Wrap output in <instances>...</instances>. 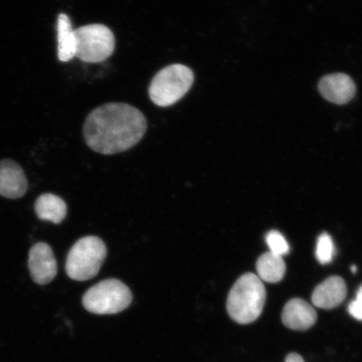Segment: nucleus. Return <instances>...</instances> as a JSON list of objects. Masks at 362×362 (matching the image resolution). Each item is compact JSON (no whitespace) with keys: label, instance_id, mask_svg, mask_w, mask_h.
Masks as SVG:
<instances>
[{"label":"nucleus","instance_id":"obj_1","mask_svg":"<svg viewBox=\"0 0 362 362\" xmlns=\"http://www.w3.org/2000/svg\"><path fill=\"white\" fill-rule=\"evenodd\" d=\"M147 130V120L137 107L110 103L90 112L83 126L86 143L95 152L115 155L133 148Z\"/></svg>","mask_w":362,"mask_h":362},{"label":"nucleus","instance_id":"obj_2","mask_svg":"<svg viewBox=\"0 0 362 362\" xmlns=\"http://www.w3.org/2000/svg\"><path fill=\"white\" fill-rule=\"evenodd\" d=\"M264 283L252 273L243 274L234 284L226 300L230 318L240 325H247L259 319L266 302Z\"/></svg>","mask_w":362,"mask_h":362},{"label":"nucleus","instance_id":"obj_3","mask_svg":"<svg viewBox=\"0 0 362 362\" xmlns=\"http://www.w3.org/2000/svg\"><path fill=\"white\" fill-rule=\"evenodd\" d=\"M107 257L103 240L94 236L78 240L71 248L66 261L68 277L76 281H87L96 277Z\"/></svg>","mask_w":362,"mask_h":362},{"label":"nucleus","instance_id":"obj_4","mask_svg":"<svg viewBox=\"0 0 362 362\" xmlns=\"http://www.w3.org/2000/svg\"><path fill=\"white\" fill-rule=\"evenodd\" d=\"M194 79V72L187 66H165L158 72L149 85V98L158 107L174 105L189 92Z\"/></svg>","mask_w":362,"mask_h":362},{"label":"nucleus","instance_id":"obj_5","mask_svg":"<svg viewBox=\"0 0 362 362\" xmlns=\"http://www.w3.org/2000/svg\"><path fill=\"white\" fill-rule=\"evenodd\" d=\"M133 294L119 279H110L95 284L84 293L86 310L95 315H115L127 309L132 303Z\"/></svg>","mask_w":362,"mask_h":362},{"label":"nucleus","instance_id":"obj_6","mask_svg":"<svg viewBox=\"0 0 362 362\" xmlns=\"http://www.w3.org/2000/svg\"><path fill=\"white\" fill-rule=\"evenodd\" d=\"M76 57L88 63H99L110 58L115 49V38L107 26L92 24L75 30Z\"/></svg>","mask_w":362,"mask_h":362},{"label":"nucleus","instance_id":"obj_7","mask_svg":"<svg viewBox=\"0 0 362 362\" xmlns=\"http://www.w3.org/2000/svg\"><path fill=\"white\" fill-rule=\"evenodd\" d=\"M28 267L35 283H51L57 274V262L52 247L45 243L35 244L29 252Z\"/></svg>","mask_w":362,"mask_h":362},{"label":"nucleus","instance_id":"obj_8","mask_svg":"<svg viewBox=\"0 0 362 362\" xmlns=\"http://www.w3.org/2000/svg\"><path fill=\"white\" fill-rule=\"evenodd\" d=\"M321 96L329 103L344 105L354 98L356 87L354 81L345 74H333L320 81Z\"/></svg>","mask_w":362,"mask_h":362},{"label":"nucleus","instance_id":"obj_9","mask_svg":"<svg viewBox=\"0 0 362 362\" xmlns=\"http://www.w3.org/2000/svg\"><path fill=\"white\" fill-rule=\"evenodd\" d=\"M28 189L25 171L16 161L6 158L0 160V196L19 199Z\"/></svg>","mask_w":362,"mask_h":362},{"label":"nucleus","instance_id":"obj_10","mask_svg":"<svg viewBox=\"0 0 362 362\" xmlns=\"http://www.w3.org/2000/svg\"><path fill=\"white\" fill-rule=\"evenodd\" d=\"M317 313L314 307L302 298H293L285 305L282 321L285 327L305 332L316 323Z\"/></svg>","mask_w":362,"mask_h":362},{"label":"nucleus","instance_id":"obj_11","mask_svg":"<svg viewBox=\"0 0 362 362\" xmlns=\"http://www.w3.org/2000/svg\"><path fill=\"white\" fill-rule=\"evenodd\" d=\"M347 294L346 282L339 276H332L317 286L312 293L313 305L324 310H332L345 300Z\"/></svg>","mask_w":362,"mask_h":362},{"label":"nucleus","instance_id":"obj_12","mask_svg":"<svg viewBox=\"0 0 362 362\" xmlns=\"http://www.w3.org/2000/svg\"><path fill=\"white\" fill-rule=\"evenodd\" d=\"M35 211L38 218L60 224L66 218L67 206L61 197L53 194H43L35 203Z\"/></svg>","mask_w":362,"mask_h":362},{"label":"nucleus","instance_id":"obj_13","mask_svg":"<svg viewBox=\"0 0 362 362\" xmlns=\"http://www.w3.org/2000/svg\"><path fill=\"white\" fill-rule=\"evenodd\" d=\"M57 55L59 60L66 62L76 55L75 30L72 28L70 18L60 13L57 19Z\"/></svg>","mask_w":362,"mask_h":362},{"label":"nucleus","instance_id":"obj_14","mask_svg":"<svg viewBox=\"0 0 362 362\" xmlns=\"http://www.w3.org/2000/svg\"><path fill=\"white\" fill-rule=\"evenodd\" d=\"M257 277L262 281L271 284L281 281L286 272V265L283 257L270 252L260 256L257 262Z\"/></svg>","mask_w":362,"mask_h":362},{"label":"nucleus","instance_id":"obj_15","mask_svg":"<svg viewBox=\"0 0 362 362\" xmlns=\"http://www.w3.org/2000/svg\"><path fill=\"white\" fill-rule=\"evenodd\" d=\"M334 255V246L332 237L327 233H322L318 238L316 245L315 256L321 264H327L332 261Z\"/></svg>","mask_w":362,"mask_h":362},{"label":"nucleus","instance_id":"obj_16","mask_svg":"<svg viewBox=\"0 0 362 362\" xmlns=\"http://www.w3.org/2000/svg\"><path fill=\"white\" fill-rule=\"evenodd\" d=\"M266 242L270 248V252L276 255L284 256L289 252L287 240L278 230H271L266 236Z\"/></svg>","mask_w":362,"mask_h":362},{"label":"nucleus","instance_id":"obj_17","mask_svg":"<svg viewBox=\"0 0 362 362\" xmlns=\"http://www.w3.org/2000/svg\"><path fill=\"white\" fill-rule=\"evenodd\" d=\"M348 311L353 318L362 321V286L356 293V300H353L348 307Z\"/></svg>","mask_w":362,"mask_h":362},{"label":"nucleus","instance_id":"obj_18","mask_svg":"<svg viewBox=\"0 0 362 362\" xmlns=\"http://www.w3.org/2000/svg\"><path fill=\"white\" fill-rule=\"evenodd\" d=\"M285 362H305L304 359L300 355L297 354V353H291L285 359Z\"/></svg>","mask_w":362,"mask_h":362},{"label":"nucleus","instance_id":"obj_19","mask_svg":"<svg viewBox=\"0 0 362 362\" xmlns=\"http://www.w3.org/2000/svg\"><path fill=\"white\" fill-rule=\"evenodd\" d=\"M351 270L353 274H356L357 272L356 266H355V265L351 266Z\"/></svg>","mask_w":362,"mask_h":362}]
</instances>
